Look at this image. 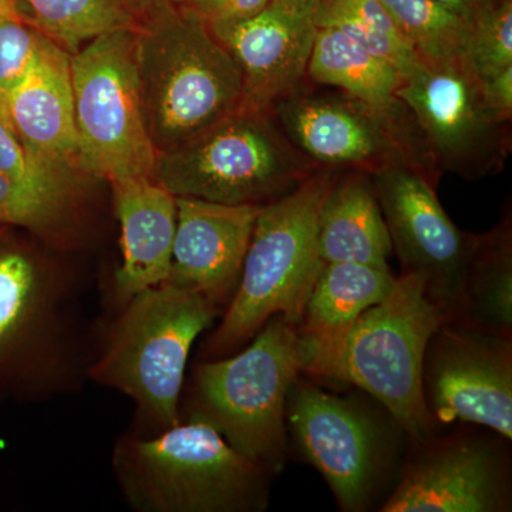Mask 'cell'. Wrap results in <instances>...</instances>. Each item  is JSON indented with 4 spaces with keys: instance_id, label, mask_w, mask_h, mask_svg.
<instances>
[{
    "instance_id": "f1b7e54d",
    "label": "cell",
    "mask_w": 512,
    "mask_h": 512,
    "mask_svg": "<svg viewBox=\"0 0 512 512\" xmlns=\"http://www.w3.org/2000/svg\"><path fill=\"white\" fill-rule=\"evenodd\" d=\"M42 30L15 19H0V97L23 79L45 40Z\"/></svg>"
},
{
    "instance_id": "8992f818",
    "label": "cell",
    "mask_w": 512,
    "mask_h": 512,
    "mask_svg": "<svg viewBox=\"0 0 512 512\" xmlns=\"http://www.w3.org/2000/svg\"><path fill=\"white\" fill-rule=\"evenodd\" d=\"M316 170L271 113L238 109L187 143L158 153L153 180L175 197L265 205Z\"/></svg>"
},
{
    "instance_id": "44dd1931",
    "label": "cell",
    "mask_w": 512,
    "mask_h": 512,
    "mask_svg": "<svg viewBox=\"0 0 512 512\" xmlns=\"http://www.w3.org/2000/svg\"><path fill=\"white\" fill-rule=\"evenodd\" d=\"M306 76L392 116L407 109L397 99L403 76L386 60L357 45L339 29L319 26Z\"/></svg>"
},
{
    "instance_id": "7a4b0ae2",
    "label": "cell",
    "mask_w": 512,
    "mask_h": 512,
    "mask_svg": "<svg viewBox=\"0 0 512 512\" xmlns=\"http://www.w3.org/2000/svg\"><path fill=\"white\" fill-rule=\"evenodd\" d=\"M114 473L128 503L147 512H259L272 473L210 424L180 421L150 440L124 439Z\"/></svg>"
},
{
    "instance_id": "1f68e13d",
    "label": "cell",
    "mask_w": 512,
    "mask_h": 512,
    "mask_svg": "<svg viewBox=\"0 0 512 512\" xmlns=\"http://www.w3.org/2000/svg\"><path fill=\"white\" fill-rule=\"evenodd\" d=\"M451 12L457 13L461 18L473 22L488 9L500 3L501 0H437Z\"/></svg>"
},
{
    "instance_id": "cb8c5ba5",
    "label": "cell",
    "mask_w": 512,
    "mask_h": 512,
    "mask_svg": "<svg viewBox=\"0 0 512 512\" xmlns=\"http://www.w3.org/2000/svg\"><path fill=\"white\" fill-rule=\"evenodd\" d=\"M319 26L339 29L363 49L392 64L403 79L423 64L380 0H322Z\"/></svg>"
},
{
    "instance_id": "4fadbf2b",
    "label": "cell",
    "mask_w": 512,
    "mask_h": 512,
    "mask_svg": "<svg viewBox=\"0 0 512 512\" xmlns=\"http://www.w3.org/2000/svg\"><path fill=\"white\" fill-rule=\"evenodd\" d=\"M421 387L434 427L474 424L511 441V336L447 320L427 343Z\"/></svg>"
},
{
    "instance_id": "d6986e66",
    "label": "cell",
    "mask_w": 512,
    "mask_h": 512,
    "mask_svg": "<svg viewBox=\"0 0 512 512\" xmlns=\"http://www.w3.org/2000/svg\"><path fill=\"white\" fill-rule=\"evenodd\" d=\"M110 184L123 254L116 289L127 301L170 278L177 202L175 195L150 177H128Z\"/></svg>"
},
{
    "instance_id": "d6a6232c",
    "label": "cell",
    "mask_w": 512,
    "mask_h": 512,
    "mask_svg": "<svg viewBox=\"0 0 512 512\" xmlns=\"http://www.w3.org/2000/svg\"><path fill=\"white\" fill-rule=\"evenodd\" d=\"M128 9L134 13L137 20L147 18L158 10L168 8V6L185 5L187 0H124Z\"/></svg>"
},
{
    "instance_id": "484cf974",
    "label": "cell",
    "mask_w": 512,
    "mask_h": 512,
    "mask_svg": "<svg viewBox=\"0 0 512 512\" xmlns=\"http://www.w3.org/2000/svg\"><path fill=\"white\" fill-rule=\"evenodd\" d=\"M35 26L72 55L89 40L117 29H136L124 0H23Z\"/></svg>"
},
{
    "instance_id": "7c38bea8",
    "label": "cell",
    "mask_w": 512,
    "mask_h": 512,
    "mask_svg": "<svg viewBox=\"0 0 512 512\" xmlns=\"http://www.w3.org/2000/svg\"><path fill=\"white\" fill-rule=\"evenodd\" d=\"M402 272L417 276L431 301L453 319L480 234L461 231L437 197L439 178L413 163L370 174Z\"/></svg>"
},
{
    "instance_id": "e575fe53",
    "label": "cell",
    "mask_w": 512,
    "mask_h": 512,
    "mask_svg": "<svg viewBox=\"0 0 512 512\" xmlns=\"http://www.w3.org/2000/svg\"><path fill=\"white\" fill-rule=\"evenodd\" d=\"M225 0H187L185 6L194 10L202 20H207L218 6H221Z\"/></svg>"
},
{
    "instance_id": "9a60e30c",
    "label": "cell",
    "mask_w": 512,
    "mask_h": 512,
    "mask_svg": "<svg viewBox=\"0 0 512 512\" xmlns=\"http://www.w3.org/2000/svg\"><path fill=\"white\" fill-rule=\"evenodd\" d=\"M322 0H269L261 12L232 25L208 26L242 74L239 109L271 113L276 101L302 87Z\"/></svg>"
},
{
    "instance_id": "7402d4cb",
    "label": "cell",
    "mask_w": 512,
    "mask_h": 512,
    "mask_svg": "<svg viewBox=\"0 0 512 512\" xmlns=\"http://www.w3.org/2000/svg\"><path fill=\"white\" fill-rule=\"evenodd\" d=\"M450 322L512 336V224L510 212L480 234L460 303Z\"/></svg>"
},
{
    "instance_id": "5b68a950",
    "label": "cell",
    "mask_w": 512,
    "mask_h": 512,
    "mask_svg": "<svg viewBox=\"0 0 512 512\" xmlns=\"http://www.w3.org/2000/svg\"><path fill=\"white\" fill-rule=\"evenodd\" d=\"M127 302L90 376L131 397L141 416L167 430L181 421L178 409L192 345L222 308L170 282L143 289Z\"/></svg>"
},
{
    "instance_id": "ac0fdd59",
    "label": "cell",
    "mask_w": 512,
    "mask_h": 512,
    "mask_svg": "<svg viewBox=\"0 0 512 512\" xmlns=\"http://www.w3.org/2000/svg\"><path fill=\"white\" fill-rule=\"evenodd\" d=\"M396 278L389 266L323 265L298 325L306 355L303 375L342 383L343 355L353 326L389 295Z\"/></svg>"
},
{
    "instance_id": "83f0119b",
    "label": "cell",
    "mask_w": 512,
    "mask_h": 512,
    "mask_svg": "<svg viewBox=\"0 0 512 512\" xmlns=\"http://www.w3.org/2000/svg\"><path fill=\"white\" fill-rule=\"evenodd\" d=\"M467 59L481 82L512 66V0H501L473 20Z\"/></svg>"
},
{
    "instance_id": "f546056e",
    "label": "cell",
    "mask_w": 512,
    "mask_h": 512,
    "mask_svg": "<svg viewBox=\"0 0 512 512\" xmlns=\"http://www.w3.org/2000/svg\"><path fill=\"white\" fill-rule=\"evenodd\" d=\"M0 173L9 175L22 183L70 195L72 181L69 178L45 173L29 160L10 121L8 109L2 97H0Z\"/></svg>"
},
{
    "instance_id": "836d02e7",
    "label": "cell",
    "mask_w": 512,
    "mask_h": 512,
    "mask_svg": "<svg viewBox=\"0 0 512 512\" xmlns=\"http://www.w3.org/2000/svg\"><path fill=\"white\" fill-rule=\"evenodd\" d=\"M0 19L22 20L35 26V16L23 0H0Z\"/></svg>"
},
{
    "instance_id": "ffe728a7",
    "label": "cell",
    "mask_w": 512,
    "mask_h": 512,
    "mask_svg": "<svg viewBox=\"0 0 512 512\" xmlns=\"http://www.w3.org/2000/svg\"><path fill=\"white\" fill-rule=\"evenodd\" d=\"M318 248L323 264L389 266L392 241L369 174H336L320 205Z\"/></svg>"
},
{
    "instance_id": "2e32d148",
    "label": "cell",
    "mask_w": 512,
    "mask_h": 512,
    "mask_svg": "<svg viewBox=\"0 0 512 512\" xmlns=\"http://www.w3.org/2000/svg\"><path fill=\"white\" fill-rule=\"evenodd\" d=\"M177 228L167 282L227 308L237 291L252 229L262 205H228L175 197Z\"/></svg>"
},
{
    "instance_id": "8fae6325",
    "label": "cell",
    "mask_w": 512,
    "mask_h": 512,
    "mask_svg": "<svg viewBox=\"0 0 512 512\" xmlns=\"http://www.w3.org/2000/svg\"><path fill=\"white\" fill-rule=\"evenodd\" d=\"M286 427L299 453L328 483L340 510L372 507L392 451L365 407L301 376L289 392Z\"/></svg>"
},
{
    "instance_id": "5bb4252c",
    "label": "cell",
    "mask_w": 512,
    "mask_h": 512,
    "mask_svg": "<svg viewBox=\"0 0 512 512\" xmlns=\"http://www.w3.org/2000/svg\"><path fill=\"white\" fill-rule=\"evenodd\" d=\"M414 444L419 448L379 511H511L510 463L498 441L457 433Z\"/></svg>"
},
{
    "instance_id": "6da1fadb",
    "label": "cell",
    "mask_w": 512,
    "mask_h": 512,
    "mask_svg": "<svg viewBox=\"0 0 512 512\" xmlns=\"http://www.w3.org/2000/svg\"><path fill=\"white\" fill-rule=\"evenodd\" d=\"M134 53L144 119L158 153L187 143L241 106L237 62L188 6L138 20Z\"/></svg>"
},
{
    "instance_id": "3957f363",
    "label": "cell",
    "mask_w": 512,
    "mask_h": 512,
    "mask_svg": "<svg viewBox=\"0 0 512 512\" xmlns=\"http://www.w3.org/2000/svg\"><path fill=\"white\" fill-rule=\"evenodd\" d=\"M339 171L319 168L295 190L262 205L237 291L207 342L208 355L234 352L275 315L299 325L325 265L318 248V215Z\"/></svg>"
},
{
    "instance_id": "d4e9b609",
    "label": "cell",
    "mask_w": 512,
    "mask_h": 512,
    "mask_svg": "<svg viewBox=\"0 0 512 512\" xmlns=\"http://www.w3.org/2000/svg\"><path fill=\"white\" fill-rule=\"evenodd\" d=\"M421 62H448L467 57L473 22L437 0H380Z\"/></svg>"
},
{
    "instance_id": "603a6c76",
    "label": "cell",
    "mask_w": 512,
    "mask_h": 512,
    "mask_svg": "<svg viewBox=\"0 0 512 512\" xmlns=\"http://www.w3.org/2000/svg\"><path fill=\"white\" fill-rule=\"evenodd\" d=\"M57 293L29 255L0 252V356L29 333L52 329Z\"/></svg>"
},
{
    "instance_id": "ba28073f",
    "label": "cell",
    "mask_w": 512,
    "mask_h": 512,
    "mask_svg": "<svg viewBox=\"0 0 512 512\" xmlns=\"http://www.w3.org/2000/svg\"><path fill=\"white\" fill-rule=\"evenodd\" d=\"M83 173L113 181L153 178L158 151L148 134L138 84L134 29L89 40L70 55Z\"/></svg>"
},
{
    "instance_id": "9c48e42d",
    "label": "cell",
    "mask_w": 512,
    "mask_h": 512,
    "mask_svg": "<svg viewBox=\"0 0 512 512\" xmlns=\"http://www.w3.org/2000/svg\"><path fill=\"white\" fill-rule=\"evenodd\" d=\"M397 99L412 117L437 174L474 181L503 171L511 151V121L495 113L467 57L423 63L403 79Z\"/></svg>"
},
{
    "instance_id": "52a82bcc",
    "label": "cell",
    "mask_w": 512,
    "mask_h": 512,
    "mask_svg": "<svg viewBox=\"0 0 512 512\" xmlns=\"http://www.w3.org/2000/svg\"><path fill=\"white\" fill-rule=\"evenodd\" d=\"M446 313L431 301L417 276L400 274L392 291L357 319L343 355L342 383L382 404L413 441L433 436L421 375L427 343Z\"/></svg>"
},
{
    "instance_id": "e0dca14e",
    "label": "cell",
    "mask_w": 512,
    "mask_h": 512,
    "mask_svg": "<svg viewBox=\"0 0 512 512\" xmlns=\"http://www.w3.org/2000/svg\"><path fill=\"white\" fill-rule=\"evenodd\" d=\"M5 104L29 160L45 173L70 180L79 154L70 53L46 36Z\"/></svg>"
},
{
    "instance_id": "4dcf8cb0",
    "label": "cell",
    "mask_w": 512,
    "mask_h": 512,
    "mask_svg": "<svg viewBox=\"0 0 512 512\" xmlns=\"http://www.w3.org/2000/svg\"><path fill=\"white\" fill-rule=\"evenodd\" d=\"M488 106L503 119L512 120V66L483 82Z\"/></svg>"
},
{
    "instance_id": "30bf717a",
    "label": "cell",
    "mask_w": 512,
    "mask_h": 512,
    "mask_svg": "<svg viewBox=\"0 0 512 512\" xmlns=\"http://www.w3.org/2000/svg\"><path fill=\"white\" fill-rule=\"evenodd\" d=\"M272 116L296 150L316 167L373 174L393 163H413L434 177L409 111L392 116L346 93L299 87L276 101Z\"/></svg>"
},
{
    "instance_id": "4316f807",
    "label": "cell",
    "mask_w": 512,
    "mask_h": 512,
    "mask_svg": "<svg viewBox=\"0 0 512 512\" xmlns=\"http://www.w3.org/2000/svg\"><path fill=\"white\" fill-rule=\"evenodd\" d=\"M69 197L0 173V222L52 235L63 222Z\"/></svg>"
},
{
    "instance_id": "277c9868",
    "label": "cell",
    "mask_w": 512,
    "mask_h": 512,
    "mask_svg": "<svg viewBox=\"0 0 512 512\" xmlns=\"http://www.w3.org/2000/svg\"><path fill=\"white\" fill-rule=\"evenodd\" d=\"M305 365L298 325L272 316L247 349L195 369L188 419L210 424L242 456L278 473L289 446V392Z\"/></svg>"
}]
</instances>
